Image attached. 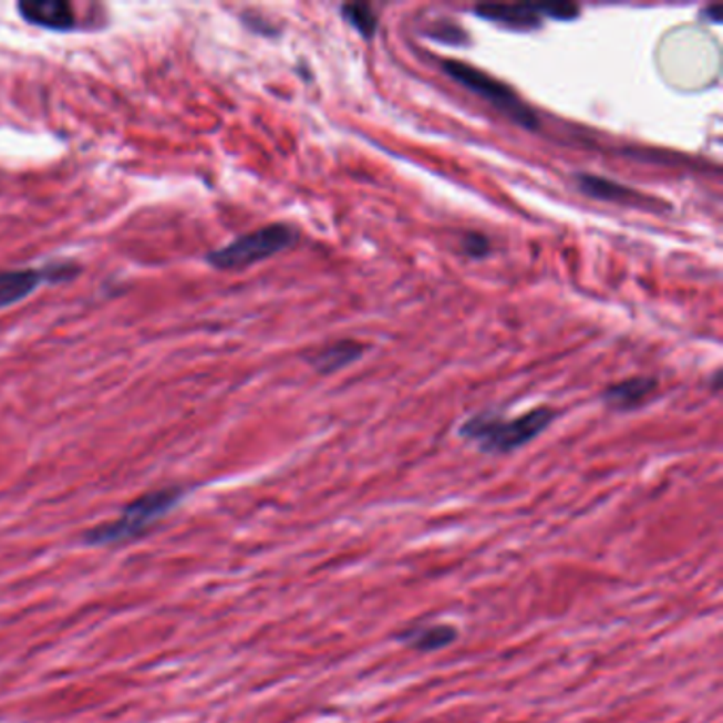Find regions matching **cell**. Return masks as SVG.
<instances>
[{
  "label": "cell",
  "instance_id": "5bb4252c",
  "mask_svg": "<svg viewBox=\"0 0 723 723\" xmlns=\"http://www.w3.org/2000/svg\"><path fill=\"white\" fill-rule=\"evenodd\" d=\"M702 16H704V20L709 18L713 24H720L722 22V9L720 7H713L711 11H702Z\"/></svg>",
  "mask_w": 723,
  "mask_h": 723
},
{
  "label": "cell",
  "instance_id": "30bf717a",
  "mask_svg": "<svg viewBox=\"0 0 723 723\" xmlns=\"http://www.w3.org/2000/svg\"><path fill=\"white\" fill-rule=\"evenodd\" d=\"M365 344L357 342V340H340L335 344H329L323 350H319L310 363L319 374L329 375L349 368L352 363H357L363 352H365Z\"/></svg>",
  "mask_w": 723,
  "mask_h": 723
},
{
  "label": "cell",
  "instance_id": "8fae6325",
  "mask_svg": "<svg viewBox=\"0 0 723 723\" xmlns=\"http://www.w3.org/2000/svg\"><path fill=\"white\" fill-rule=\"evenodd\" d=\"M456 639V630L452 626H412L403 630L400 634V641H403L407 648L419 649V651H435V649L446 648Z\"/></svg>",
  "mask_w": 723,
  "mask_h": 723
},
{
  "label": "cell",
  "instance_id": "52a82bcc",
  "mask_svg": "<svg viewBox=\"0 0 723 723\" xmlns=\"http://www.w3.org/2000/svg\"><path fill=\"white\" fill-rule=\"evenodd\" d=\"M18 11L28 24L48 30H71L75 25V9L64 0H28L18 4Z\"/></svg>",
  "mask_w": 723,
  "mask_h": 723
},
{
  "label": "cell",
  "instance_id": "7c38bea8",
  "mask_svg": "<svg viewBox=\"0 0 723 723\" xmlns=\"http://www.w3.org/2000/svg\"><path fill=\"white\" fill-rule=\"evenodd\" d=\"M342 16L361 37L372 39L378 30V18L374 9L365 2H347L342 4Z\"/></svg>",
  "mask_w": 723,
  "mask_h": 723
},
{
  "label": "cell",
  "instance_id": "4fadbf2b",
  "mask_svg": "<svg viewBox=\"0 0 723 723\" xmlns=\"http://www.w3.org/2000/svg\"><path fill=\"white\" fill-rule=\"evenodd\" d=\"M461 250L472 259H484L490 252V240L482 234H467L461 240Z\"/></svg>",
  "mask_w": 723,
  "mask_h": 723
},
{
  "label": "cell",
  "instance_id": "7a4b0ae2",
  "mask_svg": "<svg viewBox=\"0 0 723 723\" xmlns=\"http://www.w3.org/2000/svg\"><path fill=\"white\" fill-rule=\"evenodd\" d=\"M183 495H185L183 488L151 490L147 495L132 500L120 514V518H115L113 523L101 524L87 530L83 539L87 546H96V548L122 546L127 541H134L143 537L153 524L159 523L168 512H173L183 499Z\"/></svg>",
  "mask_w": 723,
  "mask_h": 723
},
{
  "label": "cell",
  "instance_id": "277c9868",
  "mask_svg": "<svg viewBox=\"0 0 723 723\" xmlns=\"http://www.w3.org/2000/svg\"><path fill=\"white\" fill-rule=\"evenodd\" d=\"M444 73L458 81L465 90L474 92L475 96L484 99L488 104H493L499 113H503L507 120L514 124L520 125L524 130H537L539 127V117L537 113L524 104L523 99L499 79H495L472 64L458 62V60H444L442 62Z\"/></svg>",
  "mask_w": 723,
  "mask_h": 723
},
{
  "label": "cell",
  "instance_id": "5b68a950",
  "mask_svg": "<svg viewBox=\"0 0 723 723\" xmlns=\"http://www.w3.org/2000/svg\"><path fill=\"white\" fill-rule=\"evenodd\" d=\"M71 276V266H60L50 270H16L0 272V308L25 300L43 282H58Z\"/></svg>",
  "mask_w": 723,
  "mask_h": 723
},
{
  "label": "cell",
  "instance_id": "ba28073f",
  "mask_svg": "<svg viewBox=\"0 0 723 723\" xmlns=\"http://www.w3.org/2000/svg\"><path fill=\"white\" fill-rule=\"evenodd\" d=\"M475 13L482 20L518 28V30L539 28L546 18L544 4H482L475 9Z\"/></svg>",
  "mask_w": 723,
  "mask_h": 723
},
{
  "label": "cell",
  "instance_id": "3957f363",
  "mask_svg": "<svg viewBox=\"0 0 723 723\" xmlns=\"http://www.w3.org/2000/svg\"><path fill=\"white\" fill-rule=\"evenodd\" d=\"M300 240L293 225L272 224L236 238L221 249L213 250L208 261L219 270H242L252 264L266 261L282 250L291 249Z\"/></svg>",
  "mask_w": 723,
  "mask_h": 723
},
{
  "label": "cell",
  "instance_id": "8992f818",
  "mask_svg": "<svg viewBox=\"0 0 723 723\" xmlns=\"http://www.w3.org/2000/svg\"><path fill=\"white\" fill-rule=\"evenodd\" d=\"M577 185L579 189L595 198V200L613 202V204H622V206H637V208H648V210H655L658 204L651 200L648 196L634 192L632 187L616 183L611 178L597 175H577Z\"/></svg>",
  "mask_w": 723,
  "mask_h": 723
},
{
  "label": "cell",
  "instance_id": "9c48e42d",
  "mask_svg": "<svg viewBox=\"0 0 723 723\" xmlns=\"http://www.w3.org/2000/svg\"><path fill=\"white\" fill-rule=\"evenodd\" d=\"M658 389V380L651 375H634L622 380L618 384H611L602 400L611 407V410H620V412H630L641 407L645 401L655 393Z\"/></svg>",
  "mask_w": 723,
  "mask_h": 723
},
{
  "label": "cell",
  "instance_id": "6da1fadb",
  "mask_svg": "<svg viewBox=\"0 0 723 723\" xmlns=\"http://www.w3.org/2000/svg\"><path fill=\"white\" fill-rule=\"evenodd\" d=\"M554 416L556 414L549 407L530 410L518 419H505L495 412H482L463 423L461 435L475 442L479 450L488 454H507L523 448L537 435H541L554 421Z\"/></svg>",
  "mask_w": 723,
  "mask_h": 723
}]
</instances>
